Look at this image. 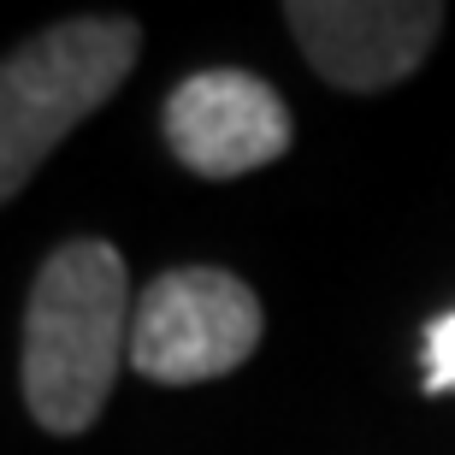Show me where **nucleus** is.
Returning <instances> with one entry per match:
<instances>
[{
    "instance_id": "f257e3e1",
    "label": "nucleus",
    "mask_w": 455,
    "mask_h": 455,
    "mask_svg": "<svg viewBox=\"0 0 455 455\" xmlns=\"http://www.w3.org/2000/svg\"><path fill=\"white\" fill-rule=\"evenodd\" d=\"M131 272L113 243L71 236L42 260L24 307V408L53 438L101 420L131 361Z\"/></svg>"
},
{
    "instance_id": "f03ea898",
    "label": "nucleus",
    "mask_w": 455,
    "mask_h": 455,
    "mask_svg": "<svg viewBox=\"0 0 455 455\" xmlns=\"http://www.w3.org/2000/svg\"><path fill=\"white\" fill-rule=\"evenodd\" d=\"M136 18H60L0 60V207L136 71Z\"/></svg>"
},
{
    "instance_id": "7ed1b4c3",
    "label": "nucleus",
    "mask_w": 455,
    "mask_h": 455,
    "mask_svg": "<svg viewBox=\"0 0 455 455\" xmlns=\"http://www.w3.org/2000/svg\"><path fill=\"white\" fill-rule=\"evenodd\" d=\"M260 296L225 267L160 272L131 314V367L154 385H207L260 349Z\"/></svg>"
},
{
    "instance_id": "20e7f679",
    "label": "nucleus",
    "mask_w": 455,
    "mask_h": 455,
    "mask_svg": "<svg viewBox=\"0 0 455 455\" xmlns=\"http://www.w3.org/2000/svg\"><path fill=\"white\" fill-rule=\"evenodd\" d=\"M284 24L331 89L372 95L420 71L443 36L438 0H290Z\"/></svg>"
},
{
    "instance_id": "39448f33",
    "label": "nucleus",
    "mask_w": 455,
    "mask_h": 455,
    "mask_svg": "<svg viewBox=\"0 0 455 455\" xmlns=\"http://www.w3.org/2000/svg\"><path fill=\"white\" fill-rule=\"evenodd\" d=\"M166 148L196 178H243L272 166L290 148V107L284 95L236 66L196 71L166 95Z\"/></svg>"
},
{
    "instance_id": "423d86ee",
    "label": "nucleus",
    "mask_w": 455,
    "mask_h": 455,
    "mask_svg": "<svg viewBox=\"0 0 455 455\" xmlns=\"http://www.w3.org/2000/svg\"><path fill=\"white\" fill-rule=\"evenodd\" d=\"M420 361H426V396H450L455 390V307L426 325Z\"/></svg>"
}]
</instances>
